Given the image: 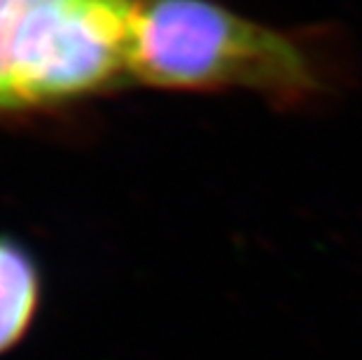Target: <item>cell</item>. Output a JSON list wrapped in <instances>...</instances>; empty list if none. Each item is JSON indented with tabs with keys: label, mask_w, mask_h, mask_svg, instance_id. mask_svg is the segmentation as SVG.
Listing matches in <instances>:
<instances>
[{
	"label": "cell",
	"mask_w": 362,
	"mask_h": 360,
	"mask_svg": "<svg viewBox=\"0 0 362 360\" xmlns=\"http://www.w3.org/2000/svg\"><path fill=\"white\" fill-rule=\"evenodd\" d=\"M138 0H0V122L122 89Z\"/></svg>",
	"instance_id": "7a4b0ae2"
},
{
	"label": "cell",
	"mask_w": 362,
	"mask_h": 360,
	"mask_svg": "<svg viewBox=\"0 0 362 360\" xmlns=\"http://www.w3.org/2000/svg\"><path fill=\"white\" fill-rule=\"evenodd\" d=\"M129 80L161 91H250L295 108L325 94L327 66L309 35L215 0H138Z\"/></svg>",
	"instance_id": "6da1fadb"
},
{
	"label": "cell",
	"mask_w": 362,
	"mask_h": 360,
	"mask_svg": "<svg viewBox=\"0 0 362 360\" xmlns=\"http://www.w3.org/2000/svg\"><path fill=\"white\" fill-rule=\"evenodd\" d=\"M42 302V274L24 243L0 236V356L30 332Z\"/></svg>",
	"instance_id": "3957f363"
}]
</instances>
